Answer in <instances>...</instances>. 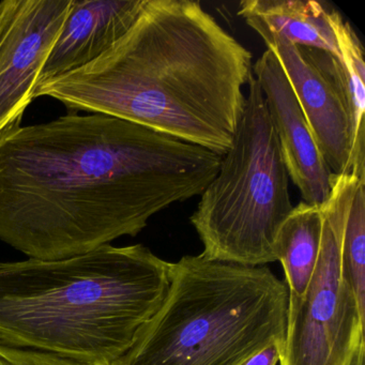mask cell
Listing matches in <instances>:
<instances>
[{
    "label": "cell",
    "instance_id": "14",
    "mask_svg": "<svg viewBox=\"0 0 365 365\" xmlns=\"http://www.w3.org/2000/svg\"><path fill=\"white\" fill-rule=\"evenodd\" d=\"M329 23L334 31L339 61L345 73L350 98L354 129V170L352 174L365 179V63L362 42L349 23L336 10L329 12Z\"/></svg>",
    "mask_w": 365,
    "mask_h": 365
},
{
    "label": "cell",
    "instance_id": "11",
    "mask_svg": "<svg viewBox=\"0 0 365 365\" xmlns=\"http://www.w3.org/2000/svg\"><path fill=\"white\" fill-rule=\"evenodd\" d=\"M314 0H243L238 14L264 42L281 38L294 46L326 51L339 59L329 12Z\"/></svg>",
    "mask_w": 365,
    "mask_h": 365
},
{
    "label": "cell",
    "instance_id": "3",
    "mask_svg": "<svg viewBox=\"0 0 365 365\" xmlns=\"http://www.w3.org/2000/svg\"><path fill=\"white\" fill-rule=\"evenodd\" d=\"M172 262L143 245L0 262V341L116 365L168 294Z\"/></svg>",
    "mask_w": 365,
    "mask_h": 365
},
{
    "label": "cell",
    "instance_id": "10",
    "mask_svg": "<svg viewBox=\"0 0 365 365\" xmlns=\"http://www.w3.org/2000/svg\"><path fill=\"white\" fill-rule=\"evenodd\" d=\"M145 3L146 0H72L38 84L97 61L131 29Z\"/></svg>",
    "mask_w": 365,
    "mask_h": 365
},
{
    "label": "cell",
    "instance_id": "2",
    "mask_svg": "<svg viewBox=\"0 0 365 365\" xmlns=\"http://www.w3.org/2000/svg\"><path fill=\"white\" fill-rule=\"evenodd\" d=\"M252 61L200 1L146 0L108 52L40 83L35 99L125 119L223 157L245 112Z\"/></svg>",
    "mask_w": 365,
    "mask_h": 365
},
{
    "label": "cell",
    "instance_id": "5",
    "mask_svg": "<svg viewBox=\"0 0 365 365\" xmlns=\"http://www.w3.org/2000/svg\"><path fill=\"white\" fill-rule=\"evenodd\" d=\"M247 87L232 147L190 222L204 245L202 257L258 267L277 262V234L294 206L264 93L253 76Z\"/></svg>",
    "mask_w": 365,
    "mask_h": 365
},
{
    "label": "cell",
    "instance_id": "8",
    "mask_svg": "<svg viewBox=\"0 0 365 365\" xmlns=\"http://www.w3.org/2000/svg\"><path fill=\"white\" fill-rule=\"evenodd\" d=\"M72 0L0 3V133L21 125Z\"/></svg>",
    "mask_w": 365,
    "mask_h": 365
},
{
    "label": "cell",
    "instance_id": "13",
    "mask_svg": "<svg viewBox=\"0 0 365 365\" xmlns=\"http://www.w3.org/2000/svg\"><path fill=\"white\" fill-rule=\"evenodd\" d=\"M341 219V255L361 313L365 315V179L332 175Z\"/></svg>",
    "mask_w": 365,
    "mask_h": 365
},
{
    "label": "cell",
    "instance_id": "9",
    "mask_svg": "<svg viewBox=\"0 0 365 365\" xmlns=\"http://www.w3.org/2000/svg\"><path fill=\"white\" fill-rule=\"evenodd\" d=\"M279 143L288 176L302 202L322 205L331 191V172L312 135L304 114L277 56L266 52L253 65Z\"/></svg>",
    "mask_w": 365,
    "mask_h": 365
},
{
    "label": "cell",
    "instance_id": "15",
    "mask_svg": "<svg viewBox=\"0 0 365 365\" xmlns=\"http://www.w3.org/2000/svg\"><path fill=\"white\" fill-rule=\"evenodd\" d=\"M0 365H83L69 359L0 341Z\"/></svg>",
    "mask_w": 365,
    "mask_h": 365
},
{
    "label": "cell",
    "instance_id": "17",
    "mask_svg": "<svg viewBox=\"0 0 365 365\" xmlns=\"http://www.w3.org/2000/svg\"><path fill=\"white\" fill-rule=\"evenodd\" d=\"M354 365H365V345L359 351Z\"/></svg>",
    "mask_w": 365,
    "mask_h": 365
},
{
    "label": "cell",
    "instance_id": "16",
    "mask_svg": "<svg viewBox=\"0 0 365 365\" xmlns=\"http://www.w3.org/2000/svg\"><path fill=\"white\" fill-rule=\"evenodd\" d=\"M282 346L279 344H272L268 347L253 354L245 361L241 365H277L281 356Z\"/></svg>",
    "mask_w": 365,
    "mask_h": 365
},
{
    "label": "cell",
    "instance_id": "12",
    "mask_svg": "<svg viewBox=\"0 0 365 365\" xmlns=\"http://www.w3.org/2000/svg\"><path fill=\"white\" fill-rule=\"evenodd\" d=\"M322 207L301 202L284 222L275 241V257L283 266L288 296L301 298L317 267L322 241Z\"/></svg>",
    "mask_w": 365,
    "mask_h": 365
},
{
    "label": "cell",
    "instance_id": "6",
    "mask_svg": "<svg viewBox=\"0 0 365 365\" xmlns=\"http://www.w3.org/2000/svg\"><path fill=\"white\" fill-rule=\"evenodd\" d=\"M322 207L317 267L301 298L288 296L279 365H354L364 343L361 313L341 255V219L332 191Z\"/></svg>",
    "mask_w": 365,
    "mask_h": 365
},
{
    "label": "cell",
    "instance_id": "7",
    "mask_svg": "<svg viewBox=\"0 0 365 365\" xmlns=\"http://www.w3.org/2000/svg\"><path fill=\"white\" fill-rule=\"evenodd\" d=\"M292 84L312 135L331 172L352 174L354 138L350 98L339 58L281 38L264 42Z\"/></svg>",
    "mask_w": 365,
    "mask_h": 365
},
{
    "label": "cell",
    "instance_id": "4",
    "mask_svg": "<svg viewBox=\"0 0 365 365\" xmlns=\"http://www.w3.org/2000/svg\"><path fill=\"white\" fill-rule=\"evenodd\" d=\"M288 292L267 266L183 256L161 307L116 365H241L283 349Z\"/></svg>",
    "mask_w": 365,
    "mask_h": 365
},
{
    "label": "cell",
    "instance_id": "1",
    "mask_svg": "<svg viewBox=\"0 0 365 365\" xmlns=\"http://www.w3.org/2000/svg\"><path fill=\"white\" fill-rule=\"evenodd\" d=\"M221 160L104 114L14 125L0 133V241L57 260L135 237L153 215L202 195Z\"/></svg>",
    "mask_w": 365,
    "mask_h": 365
}]
</instances>
